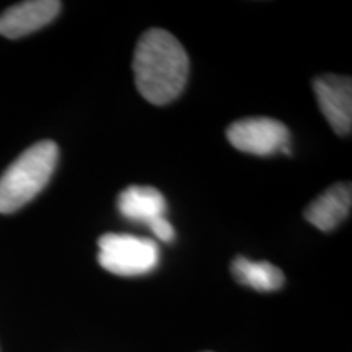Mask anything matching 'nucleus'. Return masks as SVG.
Instances as JSON below:
<instances>
[{"label":"nucleus","instance_id":"nucleus-5","mask_svg":"<svg viewBox=\"0 0 352 352\" xmlns=\"http://www.w3.org/2000/svg\"><path fill=\"white\" fill-rule=\"evenodd\" d=\"M318 107L336 134L346 135L352 131V80L351 77L324 74L314 80Z\"/></svg>","mask_w":352,"mask_h":352},{"label":"nucleus","instance_id":"nucleus-4","mask_svg":"<svg viewBox=\"0 0 352 352\" xmlns=\"http://www.w3.org/2000/svg\"><path fill=\"white\" fill-rule=\"evenodd\" d=\"M227 139L236 151L252 155H290V132L284 122L272 118H246L235 121L227 129Z\"/></svg>","mask_w":352,"mask_h":352},{"label":"nucleus","instance_id":"nucleus-9","mask_svg":"<svg viewBox=\"0 0 352 352\" xmlns=\"http://www.w3.org/2000/svg\"><path fill=\"white\" fill-rule=\"evenodd\" d=\"M232 274L236 283L248 285L259 292H272L284 285V272L267 261H252L245 256H236L232 261Z\"/></svg>","mask_w":352,"mask_h":352},{"label":"nucleus","instance_id":"nucleus-3","mask_svg":"<svg viewBox=\"0 0 352 352\" xmlns=\"http://www.w3.org/2000/svg\"><path fill=\"white\" fill-rule=\"evenodd\" d=\"M98 263L116 276H142L157 267L160 252L155 241L129 233H107L98 240Z\"/></svg>","mask_w":352,"mask_h":352},{"label":"nucleus","instance_id":"nucleus-8","mask_svg":"<svg viewBox=\"0 0 352 352\" xmlns=\"http://www.w3.org/2000/svg\"><path fill=\"white\" fill-rule=\"evenodd\" d=\"M118 209L126 219L151 227L165 217L166 201L157 188L129 186L118 197Z\"/></svg>","mask_w":352,"mask_h":352},{"label":"nucleus","instance_id":"nucleus-7","mask_svg":"<svg viewBox=\"0 0 352 352\" xmlns=\"http://www.w3.org/2000/svg\"><path fill=\"white\" fill-rule=\"evenodd\" d=\"M351 206V183H338L311 201V204L303 212V217L318 230L331 232L347 219Z\"/></svg>","mask_w":352,"mask_h":352},{"label":"nucleus","instance_id":"nucleus-6","mask_svg":"<svg viewBox=\"0 0 352 352\" xmlns=\"http://www.w3.org/2000/svg\"><path fill=\"white\" fill-rule=\"evenodd\" d=\"M63 3L57 0H28L7 8L0 15V36L19 39L50 25L59 15Z\"/></svg>","mask_w":352,"mask_h":352},{"label":"nucleus","instance_id":"nucleus-2","mask_svg":"<svg viewBox=\"0 0 352 352\" xmlns=\"http://www.w3.org/2000/svg\"><path fill=\"white\" fill-rule=\"evenodd\" d=\"M59 160V147L41 140L21 153L0 176V214H12L33 201L50 183Z\"/></svg>","mask_w":352,"mask_h":352},{"label":"nucleus","instance_id":"nucleus-10","mask_svg":"<svg viewBox=\"0 0 352 352\" xmlns=\"http://www.w3.org/2000/svg\"><path fill=\"white\" fill-rule=\"evenodd\" d=\"M148 228H151L152 233L157 236L158 240L165 241V243H170V241L175 239V228L168 222V220H166V217L157 220V222H153Z\"/></svg>","mask_w":352,"mask_h":352},{"label":"nucleus","instance_id":"nucleus-1","mask_svg":"<svg viewBox=\"0 0 352 352\" xmlns=\"http://www.w3.org/2000/svg\"><path fill=\"white\" fill-rule=\"evenodd\" d=\"M132 70L139 94L148 103L162 107L183 94L189 76V57L173 34L152 28L135 46Z\"/></svg>","mask_w":352,"mask_h":352}]
</instances>
